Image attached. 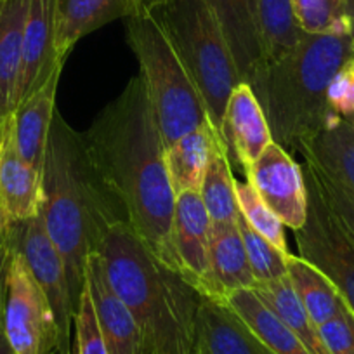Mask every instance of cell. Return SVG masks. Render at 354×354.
<instances>
[{
	"instance_id": "1",
	"label": "cell",
	"mask_w": 354,
	"mask_h": 354,
	"mask_svg": "<svg viewBox=\"0 0 354 354\" xmlns=\"http://www.w3.org/2000/svg\"><path fill=\"white\" fill-rule=\"evenodd\" d=\"M82 138L97 179L122 210L125 223L153 254L177 270L172 243L176 193L141 75L129 80Z\"/></svg>"
},
{
	"instance_id": "2",
	"label": "cell",
	"mask_w": 354,
	"mask_h": 354,
	"mask_svg": "<svg viewBox=\"0 0 354 354\" xmlns=\"http://www.w3.org/2000/svg\"><path fill=\"white\" fill-rule=\"evenodd\" d=\"M108 281L131 311L145 354H195L203 295L117 221L97 247Z\"/></svg>"
},
{
	"instance_id": "3",
	"label": "cell",
	"mask_w": 354,
	"mask_h": 354,
	"mask_svg": "<svg viewBox=\"0 0 354 354\" xmlns=\"http://www.w3.org/2000/svg\"><path fill=\"white\" fill-rule=\"evenodd\" d=\"M40 177V216L63 257L71 302L77 311L88 255L97 250L111 224L125 221L124 214L97 179L82 134L57 111Z\"/></svg>"
},
{
	"instance_id": "4",
	"label": "cell",
	"mask_w": 354,
	"mask_h": 354,
	"mask_svg": "<svg viewBox=\"0 0 354 354\" xmlns=\"http://www.w3.org/2000/svg\"><path fill=\"white\" fill-rule=\"evenodd\" d=\"M353 56L351 33L302 32L290 53L266 64L250 87L274 142L297 151L325 127L330 117V84Z\"/></svg>"
},
{
	"instance_id": "5",
	"label": "cell",
	"mask_w": 354,
	"mask_h": 354,
	"mask_svg": "<svg viewBox=\"0 0 354 354\" xmlns=\"http://www.w3.org/2000/svg\"><path fill=\"white\" fill-rule=\"evenodd\" d=\"M148 12L158 23L195 84L212 127L223 136L224 113L240 84L226 39L205 0H162Z\"/></svg>"
},
{
	"instance_id": "6",
	"label": "cell",
	"mask_w": 354,
	"mask_h": 354,
	"mask_svg": "<svg viewBox=\"0 0 354 354\" xmlns=\"http://www.w3.org/2000/svg\"><path fill=\"white\" fill-rule=\"evenodd\" d=\"M127 42L138 57L163 145L207 124L205 104L165 33L148 9L125 18Z\"/></svg>"
},
{
	"instance_id": "7",
	"label": "cell",
	"mask_w": 354,
	"mask_h": 354,
	"mask_svg": "<svg viewBox=\"0 0 354 354\" xmlns=\"http://www.w3.org/2000/svg\"><path fill=\"white\" fill-rule=\"evenodd\" d=\"M0 323L15 354H61L53 308L12 245L0 281Z\"/></svg>"
},
{
	"instance_id": "8",
	"label": "cell",
	"mask_w": 354,
	"mask_h": 354,
	"mask_svg": "<svg viewBox=\"0 0 354 354\" xmlns=\"http://www.w3.org/2000/svg\"><path fill=\"white\" fill-rule=\"evenodd\" d=\"M308 219L295 231L299 257L318 268L354 313V240L308 177Z\"/></svg>"
},
{
	"instance_id": "9",
	"label": "cell",
	"mask_w": 354,
	"mask_h": 354,
	"mask_svg": "<svg viewBox=\"0 0 354 354\" xmlns=\"http://www.w3.org/2000/svg\"><path fill=\"white\" fill-rule=\"evenodd\" d=\"M11 245L23 255L33 278L46 294L61 333V354H70L73 330V302L63 257L50 240L42 216L9 224Z\"/></svg>"
},
{
	"instance_id": "10",
	"label": "cell",
	"mask_w": 354,
	"mask_h": 354,
	"mask_svg": "<svg viewBox=\"0 0 354 354\" xmlns=\"http://www.w3.org/2000/svg\"><path fill=\"white\" fill-rule=\"evenodd\" d=\"M248 185L271 212L290 230H301L308 219V186L302 167L278 142H271L247 169Z\"/></svg>"
},
{
	"instance_id": "11",
	"label": "cell",
	"mask_w": 354,
	"mask_h": 354,
	"mask_svg": "<svg viewBox=\"0 0 354 354\" xmlns=\"http://www.w3.org/2000/svg\"><path fill=\"white\" fill-rule=\"evenodd\" d=\"M210 227L212 221L198 192L176 196L172 243L177 270L202 295L209 290Z\"/></svg>"
},
{
	"instance_id": "12",
	"label": "cell",
	"mask_w": 354,
	"mask_h": 354,
	"mask_svg": "<svg viewBox=\"0 0 354 354\" xmlns=\"http://www.w3.org/2000/svg\"><path fill=\"white\" fill-rule=\"evenodd\" d=\"M57 8L59 0H28L18 104L35 94L57 68L64 66L56 53Z\"/></svg>"
},
{
	"instance_id": "13",
	"label": "cell",
	"mask_w": 354,
	"mask_h": 354,
	"mask_svg": "<svg viewBox=\"0 0 354 354\" xmlns=\"http://www.w3.org/2000/svg\"><path fill=\"white\" fill-rule=\"evenodd\" d=\"M231 50L241 82L248 85L264 71L266 54L255 0H205Z\"/></svg>"
},
{
	"instance_id": "14",
	"label": "cell",
	"mask_w": 354,
	"mask_h": 354,
	"mask_svg": "<svg viewBox=\"0 0 354 354\" xmlns=\"http://www.w3.org/2000/svg\"><path fill=\"white\" fill-rule=\"evenodd\" d=\"M40 185V172L16 148L11 120L0 136V217L8 224H15L39 216Z\"/></svg>"
},
{
	"instance_id": "15",
	"label": "cell",
	"mask_w": 354,
	"mask_h": 354,
	"mask_svg": "<svg viewBox=\"0 0 354 354\" xmlns=\"http://www.w3.org/2000/svg\"><path fill=\"white\" fill-rule=\"evenodd\" d=\"M85 281L93 295L101 333L110 354H145L142 339L134 318L108 281L100 254L88 255Z\"/></svg>"
},
{
	"instance_id": "16",
	"label": "cell",
	"mask_w": 354,
	"mask_h": 354,
	"mask_svg": "<svg viewBox=\"0 0 354 354\" xmlns=\"http://www.w3.org/2000/svg\"><path fill=\"white\" fill-rule=\"evenodd\" d=\"M223 136L245 172L273 142L264 110L247 82H240L231 93L224 113Z\"/></svg>"
},
{
	"instance_id": "17",
	"label": "cell",
	"mask_w": 354,
	"mask_h": 354,
	"mask_svg": "<svg viewBox=\"0 0 354 354\" xmlns=\"http://www.w3.org/2000/svg\"><path fill=\"white\" fill-rule=\"evenodd\" d=\"M63 66L57 68L49 80L18 104L12 115V138L19 155L42 174L50 127L56 115V91Z\"/></svg>"
},
{
	"instance_id": "18",
	"label": "cell",
	"mask_w": 354,
	"mask_h": 354,
	"mask_svg": "<svg viewBox=\"0 0 354 354\" xmlns=\"http://www.w3.org/2000/svg\"><path fill=\"white\" fill-rule=\"evenodd\" d=\"M209 262V290L203 297L224 301L233 292L254 290L257 285L238 224H212Z\"/></svg>"
},
{
	"instance_id": "19",
	"label": "cell",
	"mask_w": 354,
	"mask_h": 354,
	"mask_svg": "<svg viewBox=\"0 0 354 354\" xmlns=\"http://www.w3.org/2000/svg\"><path fill=\"white\" fill-rule=\"evenodd\" d=\"M146 0H59L57 8V57L66 61L75 44L94 30L145 11Z\"/></svg>"
},
{
	"instance_id": "20",
	"label": "cell",
	"mask_w": 354,
	"mask_h": 354,
	"mask_svg": "<svg viewBox=\"0 0 354 354\" xmlns=\"http://www.w3.org/2000/svg\"><path fill=\"white\" fill-rule=\"evenodd\" d=\"M28 0H0V136L18 106Z\"/></svg>"
},
{
	"instance_id": "21",
	"label": "cell",
	"mask_w": 354,
	"mask_h": 354,
	"mask_svg": "<svg viewBox=\"0 0 354 354\" xmlns=\"http://www.w3.org/2000/svg\"><path fill=\"white\" fill-rule=\"evenodd\" d=\"M198 340L210 354H277L226 302L210 297L200 306Z\"/></svg>"
},
{
	"instance_id": "22",
	"label": "cell",
	"mask_w": 354,
	"mask_h": 354,
	"mask_svg": "<svg viewBox=\"0 0 354 354\" xmlns=\"http://www.w3.org/2000/svg\"><path fill=\"white\" fill-rule=\"evenodd\" d=\"M219 141L224 139L207 122L167 146L165 165L176 196L186 192H200L214 146Z\"/></svg>"
},
{
	"instance_id": "23",
	"label": "cell",
	"mask_w": 354,
	"mask_h": 354,
	"mask_svg": "<svg viewBox=\"0 0 354 354\" xmlns=\"http://www.w3.org/2000/svg\"><path fill=\"white\" fill-rule=\"evenodd\" d=\"M297 151L354 193V127L330 113L325 127Z\"/></svg>"
},
{
	"instance_id": "24",
	"label": "cell",
	"mask_w": 354,
	"mask_h": 354,
	"mask_svg": "<svg viewBox=\"0 0 354 354\" xmlns=\"http://www.w3.org/2000/svg\"><path fill=\"white\" fill-rule=\"evenodd\" d=\"M224 302L277 354H311L301 339L255 295L254 290H236L227 295Z\"/></svg>"
},
{
	"instance_id": "25",
	"label": "cell",
	"mask_w": 354,
	"mask_h": 354,
	"mask_svg": "<svg viewBox=\"0 0 354 354\" xmlns=\"http://www.w3.org/2000/svg\"><path fill=\"white\" fill-rule=\"evenodd\" d=\"M254 292L301 339V342L308 347L309 353L330 354L323 344L322 335H319L318 325L313 322L309 313L302 306L288 277L274 281H266V283H257Z\"/></svg>"
},
{
	"instance_id": "26",
	"label": "cell",
	"mask_w": 354,
	"mask_h": 354,
	"mask_svg": "<svg viewBox=\"0 0 354 354\" xmlns=\"http://www.w3.org/2000/svg\"><path fill=\"white\" fill-rule=\"evenodd\" d=\"M287 277L302 306L318 326L328 322L344 304V297L335 285L318 268L299 255H288Z\"/></svg>"
},
{
	"instance_id": "27",
	"label": "cell",
	"mask_w": 354,
	"mask_h": 354,
	"mask_svg": "<svg viewBox=\"0 0 354 354\" xmlns=\"http://www.w3.org/2000/svg\"><path fill=\"white\" fill-rule=\"evenodd\" d=\"M236 179L231 174L230 148L224 141L214 146L205 177L200 186V196L209 212L212 224H236L240 216L238 207Z\"/></svg>"
},
{
	"instance_id": "28",
	"label": "cell",
	"mask_w": 354,
	"mask_h": 354,
	"mask_svg": "<svg viewBox=\"0 0 354 354\" xmlns=\"http://www.w3.org/2000/svg\"><path fill=\"white\" fill-rule=\"evenodd\" d=\"M266 64L290 53L301 40L302 30L295 19L292 0H255Z\"/></svg>"
},
{
	"instance_id": "29",
	"label": "cell",
	"mask_w": 354,
	"mask_h": 354,
	"mask_svg": "<svg viewBox=\"0 0 354 354\" xmlns=\"http://www.w3.org/2000/svg\"><path fill=\"white\" fill-rule=\"evenodd\" d=\"M236 224L255 281L266 283V281H274L287 277V259L292 252L285 254V252L278 250L273 243H270L257 231L252 230V226L245 221L241 212L238 216Z\"/></svg>"
},
{
	"instance_id": "30",
	"label": "cell",
	"mask_w": 354,
	"mask_h": 354,
	"mask_svg": "<svg viewBox=\"0 0 354 354\" xmlns=\"http://www.w3.org/2000/svg\"><path fill=\"white\" fill-rule=\"evenodd\" d=\"M236 188L238 207H240L241 216L245 217L252 230L257 231L261 236L273 243L278 250L290 254L287 248V240H285V224L271 212V209L261 200V196L255 193L248 183H234Z\"/></svg>"
},
{
	"instance_id": "31",
	"label": "cell",
	"mask_w": 354,
	"mask_h": 354,
	"mask_svg": "<svg viewBox=\"0 0 354 354\" xmlns=\"http://www.w3.org/2000/svg\"><path fill=\"white\" fill-rule=\"evenodd\" d=\"M292 8L302 32L351 33L342 0H292Z\"/></svg>"
},
{
	"instance_id": "32",
	"label": "cell",
	"mask_w": 354,
	"mask_h": 354,
	"mask_svg": "<svg viewBox=\"0 0 354 354\" xmlns=\"http://www.w3.org/2000/svg\"><path fill=\"white\" fill-rule=\"evenodd\" d=\"M304 167H302L304 176L315 185L328 209L335 214L344 230L354 240V193L318 165L309 160H304Z\"/></svg>"
},
{
	"instance_id": "33",
	"label": "cell",
	"mask_w": 354,
	"mask_h": 354,
	"mask_svg": "<svg viewBox=\"0 0 354 354\" xmlns=\"http://www.w3.org/2000/svg\"><path fill=\"white\" fill-rule=\"evenodd\" d=\"M70 354H110L103 333H101L93 295L88 290L87 281H85L80 301H78V308L73 316Z\"/></svg>"
},
{
	"instance_id": "34",
	"label": "cell",
	"mask_w": 354,
	"mask_h": 354,
	"mask_svg": "<svg viewBox=\"0 0 354 354\" xmlns=\"http://www.w3.org/2000/svg\"><path fill=\"white\" fill-rule=\"evenodd\" d=\"M318 330L330 354H354V313L346 301Z\"/></svg>"
},
{
	"instance_id": "35",
	"label": "cell",
	"mask_w": 354,
	"mask_h": 354,
	"mask_svg": "<svg viewBox=\"0 0 354 354\" xmlns=\"http://www.w3.org/2000/svg\"><path fill=\"white\" fill-rule=\"evenodd\" d=\"M328 108L330 113L354 127V56L330 84Z\"/></svg>"
},
{
	"instance_id": "36",
	"label": "cell",
	"mask_w": 354,
	"mask_h": 354,
	"mask_svg": "<svg viewBox=\"0 0 354 354\" xmlns=\"http://www.w3.org/2000/svg\"><path fill=\"white\" fill-rule=\"evenodd\" d=\"M9 250H11V240H9V224L0 217V281L4 274L6 264H8Z\"/></svg>"
},
{
	"instance_id": "37",
	"label": "cell",
	"mask_w": 354,
	"mask_h": 354,
	"mask_svg": "<svg viewBox=\"0 0 354 354\" xmlns=\"http://www.w3.org/2000/svg\"><path fill=\"white\" fill-rule=\"evenodd\" d=\"M344 4V15H346L347 21H349L351 33H353L354 39V0H342Z\"/></svg>"
},
{
	"instance_id": "38",
	"label": "cell",
	"mask_w": 354,
	"mask_h": 354,
	"mask_svg": "<svg viewBox=\"0 0 354 354\" xmlns=\"http://www.w3.org/2000/svg\"><path fill=\"white\" fill-rule=\"evenodd\" d=\"M0 354H15L12 347L9 346L8 339H6L4 328H2V323H0Z\"/></svg>"
},
{
	"instance_id": "39",
	"label": "cell",
	"mask_w": 354,
	"mask_h": 354,
	"mask_svg": "<svg viewBox=\"0 0 354 354\" xmlns=\"http://www.w3.org/2000/svg\"><path fill=\"white\" fill-rule=\"evenodd\" d=\"M195 354H210V353H209V351H207V347L203 346V344L198 340V344H196Z\"/></svg>"
},
{
	"instance_id": "40",
	"label": "cell",
	"mask_w": 354,
	"mask_h": 354,
	"mask_svg": "<svg viewBox=\"0 0 354 354\" xmlns=\"http://www.w3.org/2000/svg\"><path fill=\"white\" fill-rule=\"evenodd\" d=\"M156 2H162V0H146V8H149V6L156 4Z\"/></svg>"
},
{
	"instance_id": "41",
	"label": "cell",
	"mask_w": 354,
	"mask_h": 354,
	"mask_svg": "<svg viewBox=\"0 0 354 354\" xmlns=\"http://www.w3.org/2000/svg\"><path fill=\"white\" fill-rule=\"evenodd\" d=\"M2 277H4V274H2Z\"/></svg>"
}]
</instances>
